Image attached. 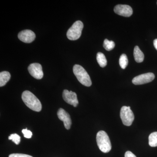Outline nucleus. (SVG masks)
Listing matches in <instances>:
<instances>
[{
  "mask_svg": "<svg viewBox=\"0 0 157 157\" xmlns=\"http://www.w3.org/2000/svg\"><path fill=\"white\" fill-rule=\"evenodd\" d=\"M9 157H33L29 155L23 154H12L9 155Z\"/></svg>",
  "mask_w": 157,
  "mask_h": 157,
  "instance_id": "nucleus-20",
  "label": "nucleus"
},
{
  "mask_svg": "<svg viewBox=\"0 0 157 157\" xmlns=\"http://www.w3.org/2000/svg\"><path fill=\"white\" fill-rule=\"evenodd\" d=\"M83 28V23L80 21H77L74 22L67 32L68 39L73 41L79 39L81 36Z\"/></svg>",
  "mask_w": 157,
  "mask_h": 157,
  "instance_id": "nucleus-4",
  "label": "nucleus"
},
{
  "mask_svg": "<svg viewBox=\"0 0 157 157\" xmlns=\"http://www.w3.org/2000/svg\"><path fill=\"white\" fill-rule=\"evenodd\" d=\"M59 119L63 122L64 125L66 129L69 130L71 128L72 121L70 115L63 108H60L57 112Z\"/></svg>",
  "mask_w": 157,
  "mask_h": 157,
  "instance_id": "nucleus-11",
  "label": "nucleus"
},
{
  "mask_svg": "<svg viewBox=\"0 0 157 157\" xmlns=\"http://www.w3.org/2000/svg\"><path fill=\"white\" fill-rule=\"evenodd\" d=\"M134 56L135 60L137 63H141L144 59V55L137 46H135L134 48Z\"/></svg>",
  "mask_w": 157,
  "mask_h": 157,
  "instance_id": "nucleus-12",
  "label": "nucleus"
},
{
  "mask_svg": "<svg viewBox=\"0 0 157 157\" xmlns=\"http://www.w3.org/2000/svg\"><path fill=\"white\" fill-rule=\"evenodd\" d=\"M103 46L106 50L110 51L113 49L115 47V43L113 41H109L108 39L104 40Z\"/></svg>",
  "mask_w": 157,
  "mask_h": 157,
  "instance_id": "nucleus-17",
  "label": "nucleus"
},
{
  "mask_svg": "<svg viewBox=\"0 0 157 157\" xmlns=\"http://www.w3.org/2000/svg\"><path fill=\"white\" fill-rule=\"evenodd\" d=\"M155 76L154 73H148L141 74L136 76L132 79V82L135 85L145 84L151 82L154 79Z\"/></svg>",
  "mask_w": 157,
  "mask_h": 157,
  "instance_id": "nucleus-6",
  "label": "nucleus"
},
{
  "mask_svg": "<svg viewBox=\"0 0 157 157\" xmlns=\"http://www.w3.org/2000/svg\"><path fill=\"white\" fill-rule=\"evenodd\" d=\"M96 139L98 147L101 151L108 153L111 150V142L106 132L104 131H99L97 134Z\"/></svg>",
  "mask_w": 157,
  "mask_h": 157,
  "instance_id": "nucleus-3",
  "label": "nucleus"
},
{
  "mask_svg": "<svg viewBox=\"0 0 157 157\" xmlns=\"http://www.w3.org/2000/svg\"><path fill=\"white\" fill-rule=\"evenodd\" d=\"M21 98L25 105L33 111L40 112L42 109L41 102L35 95L29 91L23 92Z\"/></svg>",
  "mask_w": 157,
  "mask_h": 157,
  "instance_id": "nucleus-1",
  "label": "nucleus"
},
{
  "mask_svg": "<svg viewBox=\"0 0 157 157\" xmlns=\"http://www.w3.org/2000/svg\"><path fill=\"white\" fill-rule=\"evenodd\" d=\"M36 37L35 33L30 30H25L20 32L18 34V39L25 43H31L34 41Z\"/></svg>",
  "mask_w": 157,
  "mask_h": 157,
  "instance_id": "nucleus-10",
  "label": "nucleus"
},
{
  "mask_svg": "<svg viewBox=\"0 0 157 157\" xmlns=\"http://www.w3.org/2000/svg\"><path fill=\"white\" fill-rule=\"evenodd\" d=\"M22 132L24 136L27 138H30L33 136V133L30 131H29L27 129H23Z\"/></svg>",
  "mask_w": 157,
  "mask_h": 157,
  "instance_id": "nucleus-19",
  "label": "nucleus"
},
{
  "mask_svg": "<svg viewBox=\"0 0 157 157\" xmlns=\"http://www.w3.org/2000/svg\"><path fill=\"white\" fill-rule=\"evenodd\" d=\"M63 97L67 103L73 105V107H76L78 105V102L77 95L75 92L65 90L63 92Z\"/></svg>",
  "mask_w": 157,
  "mask_h": 157,
  "instance_id": "nucleus-8",
  "label": "nucleus"
},
{
  "mask_svg": "<svg viewBox=\"0 0 157 157\" xmlns=\"http://www.w3.org/2000/svg\"><path fill=\"white\" fill-rule=\"evenodd\" d=\"M73 72L78 81L82 84L87 87L91 86L92 81L89 75L82 66L77 64L74 65Z\"/></svg>",
  "mask_w": 157,
  "mask_h": 157,
  "instance_id": "nucleus-2",
  "label": "nucleus"
},
{
  "mask_svg": "<svg viewBox=\"0 0 157 157\" xmlns=\"http://www.w3.org/2000/svg\"><path fill=\"white\" fill-rule=\"evenodd\" d=\"M125 157H137L133 153L130 151H127L125 154Z\"/></svg>",
  "mask_w": 157,
  "mask_h": 157,
  "instance_id": "nucleus-21",
  "label": "nucleus"
},
{
  "mask_svg": "<svg viewBox=\"0 0 157 157\" xmlns=\"http://www.w3.org/2000/svg\"><path fill=\"white\" fill-rule=\"evenodd\" d=\"M97 59L98 64L101 67H104L107 64V59L104 54L102 52H98L97 55Z\"/></svg>",
  "mask_w": 157,
  "mask_h": 157,
  "instance_id": "nucleus-14",
  "label": "nucleus"
},
{
  "mask_svg": "<svg viewBox=\"0 0 157 157\" xmlns=\"http://www.w3.org/2000/svg\"><path fill=\"white\" fill-rule=\"evenodd\" d=\"M9 140H12L16 144H19L20 142L21 137L17 134H13L9 137Z\"/></svg>",
  "mask_w": 157,
  "mask_h": 157,
  "instance_id": "nucleus-18",
  "label": "nucleus"
},
{
  "mask_svg": "<svg viewBox=\"0 0 157 157\" xmlns=\"http://www.w3.org/2000/svg\"><path fill=\"white\" fill-rule=\"evenodd\" d=\"M149 144L152 147L157 146V132H153L148 137Z\"/></svg>",
  "mask_w": 157,
  "mask_h": 157,
  "instance_id": "nucleus-15",
  "label": "nucleus"
},
{
  "mask_svg": "<svg viewBox=\"0 0 157 157\" xmlns=\"http://www.w3.org/2000/svg\"><path fill=\"white\" fill-rule=\"evenodd\" d=\"M11 74L8 71H3L0 73V86H4L10 80Z\"/></svg>",
  "mask_w": 157,
  "mask_h": 157,
  "instance_id": "nucleus-13",
  "label": "nucleus"
},
{
  "mask_svg": "<svg viewBox=\"0 0 157 157\" xmlns=\"http://www.w3.org/2000/svg\"><path fill=\"white\" fill-rule=\"evenodd\" d=\"M121 119L124 125L130 126L135 119V116L130 107L123 106L120 111Z\"/></svg>",
  "mask_w": 157,
  "mask_h": 157,
  "instance_id": "nucleus-5",
  "label": "nucleus"
},
{
  "mask_svg": "<svg viewBox=\"0 0 157 157\" xmlns=\"http://www.w3.org/2000/svg\"><path fill=\"white\" fill-rule=\"evenodd\" d=\"M114 11L117 14L126 17H130L133 14L132 8L128 5H117L114 7Z\"/></svg>",
  "mask_w": 157,
  "mask_h": 157,
  "instance_id": "nucleus-9",
  "label": "nucleus"
},
{
  "mask_svg": "<svg viewBox=\"0 0 157 157\" xmlns=\"http://www.w3.org/2000/svg\"><path fill=\"white\" fill-rule=\"evenodd\" d=\"M128 63V57L125 54H123L121 55L119 59V64L121 68L123 69H125Z\"/></svg>",
  "mask_w": 157,
  "mask_h": 157,
  "instance_id": "nucleus-16",
  "label": "nucleus"
},
{
  "mask_svg": "<svg viewBox=\"0 0 157 157\" xmlns=\"http://www.w3.org/2000/svg\"><path fill=\"white\" fill-rule=\"evenodd\" d=\"M30 74L36 79H40L43 76V72L41 65L38 63L31 64L28 67Z\"/></svg>",
  "mask_w": 157,
  "mask_h": 157,
  "instance_id": "nucleus-7",
  "label": "nucleus"
},
{
  "mask_svg": "<svg viewBox=\"0 0 157 157\" xmlns=\"http://www.w3.org/2000/svg\"><path fill=\"white\" fill-rule=\"evenodd\" d=\"M153 43L155 48L157 50V39H155Z\"/></svg>",
  "mask_w": 157,
  "mask_h": 157,
  "instance_id": "nucleus-22",
  "label": "nucleus"
}]
</instances>
